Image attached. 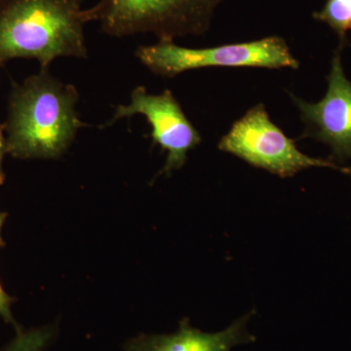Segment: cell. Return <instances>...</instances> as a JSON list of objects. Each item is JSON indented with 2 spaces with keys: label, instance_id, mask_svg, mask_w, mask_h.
Listing matches in <instances>:
<instances>
[{
  "label": "cell",
  "instance_id": "cell-1",
  "mask_svg": "<svg viewBox=\"0 0 351 351\" xmlns=\"http://www.w3.org/2000/svg\"><path fill=\"white\" fill-rule=\"evenodd\" d=\"M80 93L51 75L49 68L13 83L8 97L7 152L17 159H57L63 156L78 131L86 127L77 107Z\"/></svg>",
  "mask_w": 351,
  "mask_h": 351
},
{
  "label": "cell",
  "instance_id": "cell-2",
  "mask_svg": "<svg viewBox=\"0 0 351 351\" xmlns=\"http://www.w3.org/2000/svg\"><path fill=\"white\" fill-rule=\"evenodd\" d=\"M83 0H0V68L14 59L49 68L61 57L86 59Z\"/></svg>",
  "mask_w": 351,
  "mask_h": 351
},
{
  "label": "cell",
  "instance_id": "cell-3",
  "mask_svg": "<svg viewBox=\"0 0 351 351\" xmlns=\"http://www.w3.org/2000/svg\"><path fill=\"white\" fill-rule=\"evenodd\" d=\"M223 0H99L88 20L113 38L151 32L159 40L202 36Z\"/></svg>",
  "mask_w": 351,
  "mask_h": 351
},
{
  "label": "cell",
  "instance_id": "cell-4",
  "mask_svg": "<svg viewBox=\"0 0 351 351\" xmlns=\"http://www.w3.org/2000/svg\"><path fill=\"white\" fill-rule=\"evenodd\" d=\"M135 56L154 75L164 78L210 66L298 69L300 66L280 36L201 49L182 47L174 40H159L154 45L138 46Z\"/></svg>",
  "mask_w": 351,
  "mask_h": 351
},
{
  "label": "cell",
  "instance_id": "cell-5",
  "mask_svg": "<svg viewBox=\"0 0 351 351\" xmlns=\"http://www.w3.org/2000/svg\"><path fill=\"white\" fill-rule=\"evenodd\" d=\"M219 149L281 178L293 177L311 167H329L351 176V168L300 152L295 141L271 122L263 104L252 108L233 123L219 141Z\"/></svg>",
  "mask_w": 351,
  "mask_h": 351
},
{
  "label": "cell",
  "instance_id": "cell-6",
  "mask_svg": "<svg viewBox=\"0 0 351 351\" xmlns=\"http://www.w3.org/2000/svg\"><path fill=\"white\" fill-rule=\"evenodd\" d=\"M140 114L151 124L152 145L167 152V159L159 175L170 176L180 170L188 160L189 152L200 144L199 132L189 121L179 101L170 90L162 93H147L144 86L132 91L130 103L115 108L112 119L104 127L112 125L122 119Z\"/></svg>",
  "mask_w": 351,
  "mask_h": 351
},
{
  "label": "cell",
  "instance_id": "cell-7",
  "mask_svg": "<svg viewBox=\"0 0 351 351\" xmlns=\"http://www.w3.org/2000/svg\"><path fill=\"white\" fill-rule=\"evenodd\" d=\"M328 90L318 103H307L291 95L306 129L302 138H313L329 145L332 158H351V82L341 66V48L335 53L328 75Z\"/></svg>",
  "mask_w": 351,
  "mask_h": 351
},
{
  "label": "cell",
  "instance_id": "cell-8",
  "mask_svg": "<svg viewBox=\"0 0 351 351\" xmlns=\"http://www.w3.org/2000/svg\"><path fill=\"white\" fill-rule=\"evenodd\" d=\"M252 313L242 316L221 332H206L191 326L188 318L180 321L170 335L141 334L124 343L125 351H230L234 346L256 341L247 330Z\"/></svg>",
  "mask_w": 351,
  "mask_h": 351
},
{
  "label": "cell",
  "instance_id": "cell-9",
  "mask_svg": "<svg viewBox=\"0 0 351 351\" xmlns=\"http://www.w3.org/2000/svg\"><path fill=\"white\" fill-rule=\"evenodd\" d=\"M313 17L338 34L341 49L346 46V34L351 32V0H326L323 8L314 12Z\"/></svg>",
  "mask_w": 351,
  "mask_h": 351
},
{
  "label": "cell",
  "instance_id": "cell-10",
  "mask_svg": "<svg viewBox=\"0 0 351 351\" xmlns=\"http://www.w3.org/2000/svg\"><path fill=\"white\" fill-rule=\"evenodd\" d=\"M15 338L1 351H44L56 336V328L45 326L34 329H21Z\"/></svg>",
  "mask_w": 351,
  "mask_h": 351
},
{
  "label": "cell",
  "instance_id": "cell-11",
  "mask_svg": "<svg viewBox=\"0 0 351 351\" xmlns=\"http://www.w3.org/2000/svg\"><path fill=\"white\" fill-rule=\"evenodd\" d=\"M14 301H15V299L7 294L3 287H2L1 282H0V316L6 323L12 324L15 327L16 332H17L21 330V328L18 326L17 322L14 319L12 311H11V306H12Z\"/></svg>",
  "mask_w": 351,
  "mask_h": 351
},
{
  "label": "cell",
  "instance_id": "cell-12",
  "mask_svg": "<svg viewBox=\"0 0 351 351\" xmlns=\"http://www.w3.org/2000/svg\"><path fill=\"white\" fill-rule=\"evenodd\" d=\"M4 132H5V129H4L3 124L0 123V186H2L5 182L3 161L4 156L8 154V152H7V140L5 136H4Z\"/></svg>",
  "mask_w": 351,
  "mask_h": 351
},
{
  "label": "cell",
  "instance_id": "cell-13",
  "mask_svg": "<svg viewBox=\"0 0 351 351\" xmlns=\"http://www.w3.org/2000/svg\"><path fill=\"white\" fill-rule=\"evenodd\" d=\"M7 216H8V214L5 213V212H0V247L5 246V242H4L3 239H2L1 230L4 221H6Z\"/></svg>",
  "mask_w": 351,
  "mask_h": 351
}]
</instances>
